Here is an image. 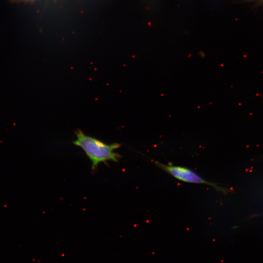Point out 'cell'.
Masks as SVG:
<instances>
[{"label": "cell", "mask_w": 263, "mask_h": 263, "mask_svg": "<svg viewBox=\"0 0 263 263\" xmlns=\"http://www.w3.org/2000/svg\"><path fill=\"white\" fill-rule=\"evenodd\" d=\"M156 166L172 175L175 178L187 183L201 184L211 186L217 191L226 193V188L219 186L218 184L205 180L192 170L182 166L165 164L157 161L151 160Z\"/></svg>", "instance_id": "2"}, {"label": "cell", "mask_w": 263, "mask_h": 263, "mask_svg": "<svg viewBox=\"0 0 263 263\" xmlns=\"http://www.w3.org/2000/svg\"><path fill=\"white\" fill-rule=\"evenodd\" d=\"M76 139L73 141L75 145L80 147L92 162V169L94 171L100 163H107L108 161L117 162L121 155L114 152L121 145L113 143L110 145L85 134L80 130L75 132Z\"/></svg>", "instance_id": "1"}]
</instances>
